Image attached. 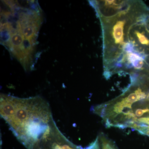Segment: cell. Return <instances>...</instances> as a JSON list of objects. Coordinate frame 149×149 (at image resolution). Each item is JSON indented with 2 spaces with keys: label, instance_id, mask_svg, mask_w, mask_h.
Masks as SVG:
<instances>
[{
  "label": "cell",
  "instance_id": "1",
  "mask_svg": "<svg viewBox=\"0 0 149 149\" xmlns=\"http://www.w3.org/2000/svg\"><path fill=\"white\" fill-rule=\"evenodd\" d=\"M1 9V42L22 65L32 64L42 10L35 1H4Z\"/></svg>",
  "mask_w": 149,
  "mask_h": 149
},
{
  "label": "cell",
  "instance_id": "2",
  "mask_svg": "<svg viewBox=\"0 0 149 149\" xmlns=\"http://www.w3.org/2000/svg\"><path fill=\"white\" fill-rule=\"evenodd\" d=\"M1 117L27 149H35L54 120L49 105L40 96L19 98L2 94Z\"/></svg>",
  "mask_w": 149,
  "mask_h": 149
},
{
  "label": "cell",
  "instance_id": "3",
  "mask_svg": "<svg viewBox=\"0 0 149 149\" xmlns=\"http://www.w3.org/2000/svg\"><path fill=\"white\" fill-rule=\"evenodd\" d=\"M146 9L139 1H128L120 10L99 14L103 39V61L105 72L117 67L122 56L130 25Z\"/></svg>",
  "mask_w": 149,
  "mask_h": 149
},
{
  "label": "cell",
  "instance_id": "4",
  "mask_svg": "<svg viewBox=\"0 0 149 149\" xmlns=\"http://www.w3.org/2000/svg\"><path fill=\"white\" fill-rule=\"evenodd\" d=\"M142 84V81L131 83L120 96L94 107L93 111L108 128L135 130L139 120L149 116V92Z\"/></svg>",
  "mask_w": 149,
  "mask_h": 149
},
{
  "label": "cell",
  "instance_id": "5",
  "mask_svg": "<svg viewBox=\"0 0 149 149\" xmlns=\"http://www.w3.org/2000/svg\"><path fill=\"white\" fill-rule=\"evenodd\" d=\"M35 149H100V146L98 137L86 148L74 145L61 132L54 121Z\"/></svg>",
  "mask_w": 149,
  "mask_h": 149
},
{
  "label": "cell",
  "instance_id": "6",
  "mask_svg": "<svg viewBox=\"0 0 149 149\" xmlns=\"http://www.w3.org/2000/svg\"><path fill=\"white\" fill-rule=\"evenodd\" d=\"M135 130L140 134L149 136V116L139 120Z\"/></svg>",
  "mask_w": 149,
  "mask_h": 149
},
{
  "label": "cell",
  "instance_id": "7",
  "mask_svg": "<svg viewBox=\"0 0 149 149\" xmlns=\"http://www.w3.org/2000/svg\"><path fill=\"white\" fill-rule=\"evenodd\" d=\"M149 22H148V26H149Z\"/></svg>",
  "mask_w": 149,
  "mask_h": 149
}]
</instances>
